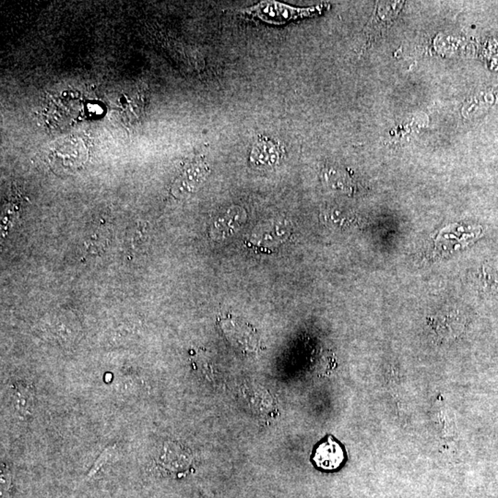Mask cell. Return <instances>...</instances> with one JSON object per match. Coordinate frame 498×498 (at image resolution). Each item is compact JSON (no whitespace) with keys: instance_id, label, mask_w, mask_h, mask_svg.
I'll use <instances>...</instances> for the list:
<instances>
[{"instance_id":"obj_2","label":"cell","mask_w":498,"mask_h":498,"mask_svg":"<svg viewBox=\"0 0 498 498\" xmlns=\"http://www.w3.org/2000/svg\"><path fill=\"white\" fill-rule=\"evenodd\" d=\"M313 461L317 468L324 470L338 469L344 461V452L341 446L332 437L317 448Z\"/></svg>"},{"instance_id":"obj_6","label":"cell","mask_w":498,"mask_h":498,"mask_svg":"<svg viewBox=\"0 0 498 498\" xmlns=\"http://www.w3.org/2000/svg\"><path fill=\"white\" fill-rule=\"evenodd\" d=\"M117 454L116 446H110V447L106 448L103 451L102 454L99 456V458L94 462V466L91 468L88 473V478L92 477L97 475L98 470L102 469L103 466L108 462L111 461V459L114 458V456Z\"/></svg>"},{"instance_id":"obj_1","label":"cell","mask_w":498,"mask_h":498,"mask_svg":"<svg viewBox=\"0 0 498 498\" xmlns=\"http://www.w3.org/2000/svg\"><path fill=\"white\" fill-rule=\"evenodd\" d=\"M321 6L295 8L277 1H262L255 6L242 10L243 13L259 18L264 23L273 26H283L290 21L310 17L321 12Z\"/></svg>"},{"instance_id":"obj_4","label":"cell","mask_w":498,"mask_h":498,"mask_svg":"<svg viewBox=\"0 0 498 498\" xmlns=\"http://www.w3.org/2000/svg\"><path fill=\"white\" fill-rule=\"evenodd\" d=\"M283 150L277 142L268 139H261L253 147L250 161L257 168H270L276 166L281 160Z\"/></svg>"},{"instance_id":"obj_3","label":"cell","mask_w":498,"mask_h":498,"mask_svg":"<svg viewBox=\"0 0 498 498\" xmlns=\"http://www.w3.org/2000/svg\"><path fill=\"white\" fill-rule=\"evenodd\" d=\"M207 173V166L204 163L191 164L175 183L173 193L177 197H184L193 192L203 182Z\"/></svg>"},{"instance_id":"obj_5","label":"cell","mask_w":498,"mask_h":498,"mask_svg":"<svg viewBox=\"0 0 498 498\" xmlns=\"http://www.w3.org/2000/svg\"><path fill=\"white\" fill-rule=\"evenodd\" d=\"M10 399L20 417H32L35 405V394L32 385L23 382L13 383L10 387Z\"/></svg>"}]
</instances>
